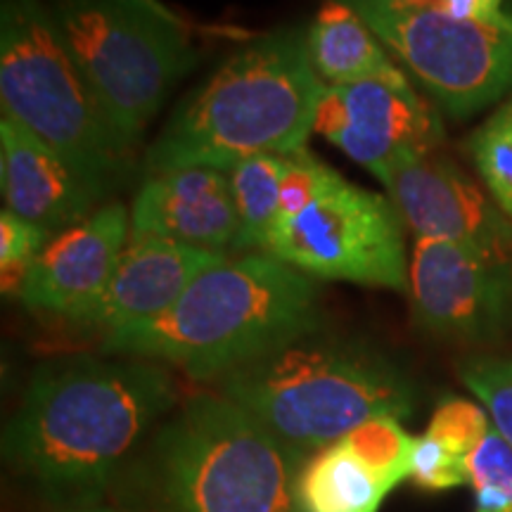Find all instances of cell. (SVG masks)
Masks as SVG:
<instances>
[{"label": "cell", "mask_w": 512, "mask_h": 512, "mask_svg": "<svg viewBox=\"0 0 512 512\" xmlns=\"http://www.w3.org/2000/svg\"><path fill=\"white\" fill-rule=\"evenodd\" d=\"M344 441L389 491H396L411 477L415 437L403 430L401 420L380 415L351 430Z\"/></svg>", "instance_id": "21"}, {"label": "cell", "mask_w": 512, "mask_h": 512, "mask_svg": "<svg viewBox=\"0 0 512 512\" xmlns=\"http://www.w3.org/2000/svg\"><path fill=\"white\" fill-rule=\"evenodd\" d=\"M238 235L228 171L190 166L155 174L131 207V238H162L223 252ZM226 254V252H223Z\"/></svg>", "instance_id": "15"}, {"label": "cell", "mask_w": 512, "mask_h": 512, "mask_svg": "<svg viewBox=\"0 0 512 512\" xmlns=\"http://www.w3.org/2000/svg\"><path fill=\"white\" fill-rule=\"evenodd\" d=\"M178 408L162 363L64 356L41 363L3 430V460L60 512L98 508Z\"/></svg>", "instance_id": "1"}, {"label": "cell", "mask_w": 512, "mask_h": 512, "mask_svg": "<svg viewBox=\"0 0 512 512\" xmlns=\"http://www.w3.org/2000/svg\"><path fill=\"white\" fill-rule=\"evenodd\" d=\"M342 3L451 117H472L512 91V12L503 22L484 24L448 17L427 3Z\"/></svg>", "instance_id": "8"}, {"label": "cell", "mask_w": 512, "mask_h": 512, "mask_svg": "<svg viewBox=\"0 0 512 512\" xmlns=\"http://www.w3.org/2000/svg\"><path fill=\"white\" fill-rule=\"evenodd\" d=\"M403 230L389 195L342 181L299 219L273 230L261 254L309 278L403 292L411 261Z\"/></svg>", "instance_id": "9"}, {"label": "cell", "mask_w": 512, "mask_h": 512, "mask_svg": "<svg viewBox=\"0 0 512 512\" xmlns=\"http://www.w3.org/2000/svg\"><path fill=\"white\" fill-rule=\"evenodd\" d=\"M403 3H422V0H403Z\"/></svg>", "instance_id": "30"}, {"label": "cell", "mask_w": 512, "mask_h": 512, "mask_svg": "<svg viewBox=\"0 0 512 512\" xmlns=\"http://www.w3.org/2000/svg\"><path fill=\"white\" fill-rule=\"evenodd\" d=\"M475 512H512V446L494 427L467 458Z\"/></svg>", "instance_id": "22"}, {"label": "cell", "mask_w": 512, "mask_h": 512, "mask_svg": "<svg viewBox=\"0 0 512 512\" xmlns=\"http://www.w3.org/2000/svg\"><path fill=\"white\" fill-rule=\"evenodd\" d=\"M342 181L344 178L335 169H330L323 159L311 155L309 150H299L294 155H287L285 174L283 181H280L278 219H275L273 230L299 219L311 204H316L320 197L328 195Z\"/></svg>", "instance_id": "23"}, {"label": "cell", "mask_w": 512, "mask_h": 512, "mask_svg": "<svg viewBox=\"0 0 512 512\" xmlns=\"http://www.w3.org/2000/svg\"><path fill=\"white\" fill-rule=\"evenodd\" d=\"M491 418L484 406L475 401L460 399V396H444L434 408L427 434L444 441L453 451L470 458L479 441L491 430Z\"/></svg>", "instance_id": "27"}, {"label": "cell", "mask_w": 512, "mask_h": 512, "mask_svg": "<svg viewBox=\"0 0 512 512\" xmlns=\"http://www.w3.org/2000/svg\"><path fill=\"white\" fill-rule=\"evenodd\" d=\"M0 102L3 117L60 152L102 197L131 169L133 152L102 112L53 10L41 0H3Z\"/></svg>", "instance_id": "6"}, {"label": "cell", "mask_w": 512, "mask_h": 512, "mask_svg": "<svg viewBox=\"0 0 512 512\" xmlns=\"http://www.w3.org/2000/svg\"><path fill=\"white\" fill-rule=\"evenodd\" d=\"M415 489L420 491H451L470 484V467L467 456L453 451L444 441L432 434H422L413 441L411 453V477Z\"/></svg>", "instance_id": "26"}, {"label": "cell", "mask_w": 512, "mask_h": 512, "mask_svg": "<svg viewBox=\"0 0 512 512\" xmlns=\"http://www.w3.org/2000/svg\"><path fill=\"white\" fill-rule=\"evenodd\" d=\"M325 88L302 27L254 38L176 107L147 150L145 171H228L256 155L306 150Z\"/></svg>", "instance_id": "3"}, {"label": "cell", "mask_w": 512, "mask_h": 512, "mask_svg": "<svg viewBox=\"0 0 512 512\" xmlns=\"http://www.w3.org/2000/svg\"><path fill=\"white\" fill-rule=\"evenodd\" d=\"M72 512H114V510H105V508H86V510H72Z\"/></svg>", "instance_id": "29"}, {"label": "cell", "mask_w": 512, "mask_h": 512, "mask_svg": "<svg viewBox=\"0 0 512 512\" xmlns=\"http://www.w3.org/2000/svg\"><path fill=\"white\" fill-rule=\"evenodd\" d=\"M313 131L380 183L399 164L432 155L444 143L439 112L415 91L408 76L328 86Z\"/></svg>", "instance_id": "11"}, {"label": "cell", "mask_w": 512, "mask_h": 512, "mask_svg": "<svg viewBox=\"0 0 512 512\" xmlns=\"http://www.w3.org/2000/svg\"><path fill=\"white\" fill-rule=\"evenodd\" d=\"M223 396L275 437L313 456L363 422L415 411V384L394 358L363 339L306 332L219 377Z\"/></svg>", "instance_id": "5"}, {"label": "cell", "mask_w": 512, "mask_h": 512, "mask_svg": "<svg viewBox=\"0 0 512 512\" xmlns=\"http://www.w3.org/2000/svg\"><path fill=\"white\" fill-rule=\"evenodd\" d=\"M302 451L221 392L185 399L117 484L133 512H302Z\"/></svg>", "instance_id": "2"}, {"label": "cell", "mask_w": 512, "mask_h": 512, "mask_svg": "<svg viewBox=\"0 0 512 512\" xmlns=\"http://www.w3.org/2000/svg\"><path fill=\"white\" fill-rule=\"evenodd\" d=\"M432 5L437 10L446 12L448 17L484 24L503 22L512 12V5H508V0H434Z\"/></svg>", "instance_id": "28"}, {"label": "cell", "mask_w": 512, "mask_h": 512, "mask_svg": "<svg viewBox=\"0 0 512 512\" xmlns=\"http://www.w3.org/2000/svg\"><path fill=\"white\" fill-rule=\"evenodd\" d=\"M0 190L5 209L48 233L86 221L105 200L60 152L15 119H0Z\"/></svg>", "instance_id": "16"}, {"label": "cell", "mask_w": 512, "mask_h": 512, "mask_svg": "<svg viewBox=\"0 0 512 512\" xmlns=\"http://www.w3.org/2000/svg\"><path fill=\"white\" fill-rule=\"evenodd\" d=\"M287 155H256L228 169V183L238 211V235L233 252H264L278 219L280 181Z\"/></svg>", "instance_id": "19"}, {"label": "cell", "mask_w": 512, "mask_h": 512, "mask_svg": "<svg viewBox=\"0 0 512 512\" xmlns=\"http://www.w3.org/2000/svg\"><path fill=\"white\" fill-rule=\"evenodd\" d=\"M48 230L3 209L0 214V285L3 297L19 299L29 268L48 245Z\"/></svg>", "instance_id": "25"}, {"label": "cell", "mask_w": 512, "mask_h": 512, "mask_svg": "<svg viewBox=\"0 0 512 512\" xmlns=\"http://www.w3.org/2000/svg\"><path fill=\"white\" fill-rule=\"evenodd\" d=\"M482 185L512 221V95L465 140Z\"/></svg>", "instance_id": "20"}, {"label": "cell", "mask_w": 512, "mask_h": 512, "mask_svg": "<svg viewBox=\"0 0 512 512\" xmlns=\"http://www.w3.org/2000/svg\"><path fill=\"white\" fill-rule=\"evenodd\" d=\"M223 252H211L162 238H131L117 271L95 302L69 323L112 335L121 328L162 316L207 268L221 264Z\"/></svg>", "instance_id": "14"}, {"label": "cell", "mask_w": 512, "mask_h": 512, "mask_svg": "<svg viewBox=\"0 0 512 512\" xmlns=\"http://www.w3.org/2000/svg\"><path fill=\"white\" fill-rule=\"evenodd\" d=\"M313 69L325 86L406 76L373 29L342 0H325L306 29Z\"/></svg>", "instance_id": "17"}, {"label": "cell", "mask_w": 512, "mask_h": 512, "mask_svg": "<svg viewBox=\"0 0 512 512\" xmlns=\"http://www.w3.org/2000/svg\"><path fill=\"white\" fill-rule=\"evenodd\" d=\"M53 15L121 143L138 140L195 67L181 22L155 0H55Z\"/></svg>", "instance_id": "7"}, {"label": "cell", "mask_w": 512, "mask_h": 512, "mask_svg": "<svg viewBox=\"0 0 512 512\" xmlns=\"http://www.w3.org/2000/svg\"><path fill=\"white\" fill-rule=\"evenodd\" d=\"M131 214L124 204H102L86 221L57 233L24 280L22 302L31 311L72 320L100 297L128 245Z\"/></svg>", "instance_id": "13"}, {"label": "cell", "mask_w": 512, "mask_h": 512, "mask_svg": "<svg viewBox=\"0 0 512 512\" xmlns=\"http://www.w3.org/2000/svg\"><path fill=\"white\" fill-rule=\"evenodd\" d=\"M406 292L415 325L434 337L486 347L512 332V268L470 249L415 238Z\"/></svg>", "instance_id": "10"}, {"label": "cell", "mask_w": 512, "mask_h": 512, "mask_svg": "<svg viewBox=\"0 0 512 512\" xmlns=\"http://www.w3.org/2000/svg\"><path fill=\"white\" fill-rule=\"evenodd\" d=\"M458 375L486 408L494 430L512 446V358L470 356L460 361Z\"/></svg>", "instance_id": "24"}, {"label": "cell", "mask_w": 512, "mask_h": 512, "mask_svg": "<svg viewBox=\"0 0 512 512\" xmlns=\"http://www.w3.org/2000/svg\"><path fill=\"white\" fill-rule=\"evenodd\" d=\"M389 494L344 439L306 458L297 482L302 512H380Z\"/></svg>", "instance_id": "18"}, {"label": "cell", "mask_w": 512, "mask_h": 512, "mask_svg": "<svg viewBox=\"0 0 512 512\" xmlns=\"http://www.w3.org/2000/svg\"><path fill=\"white\" fill-rule=\"evenodd\" d=\"M384 188L415 238L451 242L512 268L510 216L451 157L437 150L403 162Z\"/></svg>", "instance_id": "12"}, {"label": "cell", "mask_w": 512, "mask_h": 512, "mask_svg": "<svg viewBox=\"0 0 512 512\" xmlns=\"http://www.w3.org/2000/svg\"><path fill=\"white\" fill-rule=\"evenodd\" d=\"M318 328L323 311L313 278L268 254L226 256L162 316L102 337V354L145 358L216 382Z\"/></svg>", "instance_id": "4"}]
</instances>
